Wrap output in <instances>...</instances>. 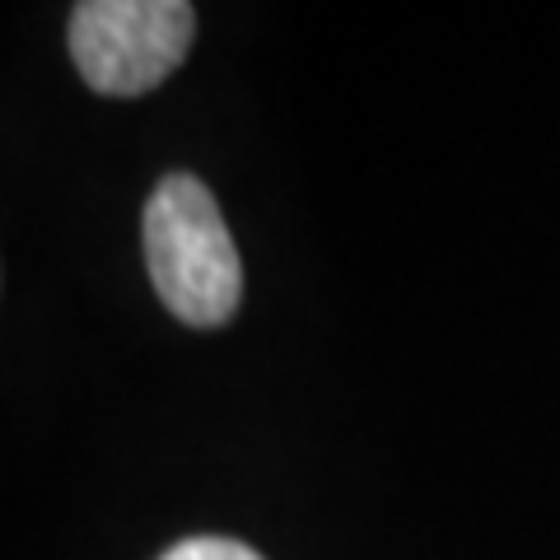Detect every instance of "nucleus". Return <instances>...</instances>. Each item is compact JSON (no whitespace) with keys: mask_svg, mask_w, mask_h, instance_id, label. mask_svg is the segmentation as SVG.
Listing matches in <instances>:
<instances>
[{"mask_svg":"<svg viewBox=\"0 0 560 560\" xmlns=\"http://www.w3.org/2000/svg\"><path fill=\"white\" fill-rule=\"evenodd\" d=\"M160 560H267V556H257L248 541H234V537H187Z\"/></svg>","mask_w":560,"mask_h":560,"instance_id":"obj_3","label":"nucleus"},{"mask_svg":"<svg viewBox=\"0 0 560 560\" xmlns=\"http://www.w3.org/2000/svg\"><path fill=\"white\" fill-rule=\"evenodd\" d=\"M154 294L187 327H220L243 300V261L215 197L191 173H168L145 206Z\"/></svg>","mask_w":560,"mask_h":560,"instance_id":"obj_1","label":"nucleus"},{"mask_svg":"<svg viewBox=\"0 0 560 560\" xmlns=\"http://www.w3.org/2000/svg\"><path fill=\"white\" fill-rule=\"evenodd\" d=\"M191 33L187 0H84L70 10V57L98 94L136 98L183 66Z\"/></svg>","mask_w":560,"mask_h":560,"instance_id":"obj_2","label":"nucleus"}]
</instances>
